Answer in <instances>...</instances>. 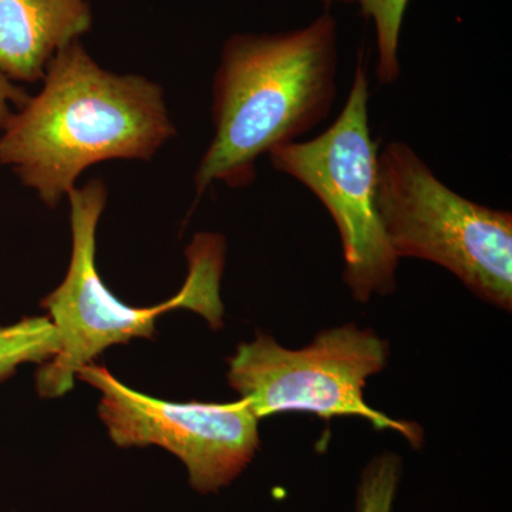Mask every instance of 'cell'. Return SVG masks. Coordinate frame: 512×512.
<instances>
[{
  "mask_svg": "<svg viewBox=\"0 0 512 512\" xmlns=\"http://www.w3.org/2000/svg\"><path fill=\"white\" fill-rule=\"evenodd\" d=\"M174 136L161 87L101 69L79 40L53 56L43 89L10 114L0 164L56 207L90 165L150 160Z\"/></svg>",
  "mask_w": 512,
  "mask_h": 512,
  "instance_id": "cell-1",
  "label": "cell"
},
{
  "mask_svg": "<svg viewBox=\"0 0 512 512\" xmlns=\"http://www.w3.org/2000/svg\"><path fill=\"white\" fill-rule=\"evenodd\" d=\"M338 70V22L329 10L306 28L229 37L212 87L215 134L194 178L198 197L218 181L254 183L259 158L328 119Z\"/></svg>",
  "mask_w": 512,
  "mask_h": 512,
  "instance_id": "cell-2",
  "label": "cell"
},
{
  "mask_svg": "<svg viewBox=\"0 0 512 512\" xmlns=\"http://www.w3.org/2000/svg\"><path fill=\"white\" fill-rule=\"evenodd\" d=\"M73 249L62 285L46 296L43 308L55 326L59 352L40 365L36 389L55 399L73 389L77 372L101 352L134 338L153 339L158 316L185 308L201 313L212 325L220 323V284L225 244L220 235L201 234L188 248L190 271L181 291L151 308H134L120 301L101 281L96 266V231L106 208V185L99 180L69 192Z\"/></svg>",
  "mask_w": 512,
  "mask_h": 512,
  "instance_id": "cell-3",
  "label": "cell"
},
{
  "mask_svg": "<svg viewBox=\"0 0 512 512\" xmlns=\"http://www.w3.org/2000/svg\"><path fill=\"white\" fill-rule=\"evenodd\" d=\"M376 201L397 258L443 266L484 301L511 311V212L457 194L403 141L379 150Z\"/></svg>",
  "mask_w": 512,
  "mask_h": 512,
  "instance_id": "cell-4",
  "label": "cell"
},
{
  "mask_svg": "<svg viewBox=\"0 0 512 512\" xmlns=\"http://www.w3.org/2000/svg\"><path fill=\"white\" fill-rule=\"evenodd\" d=\"M369 100L360 52L348 100L335 123L312 140L268 154L275 170L305 185L335 221L345 258L343 279L359 302L393 293L399 266L377 211L379 143L370 131Z\"/></svg>",
  "mask_w": 512,
  "mask_h": 512,
  "instance_id": "cell-5",
  "label": "cell"
},
{
  "mask_svg": "<svg viewBox=\"0 0 512 512\" xmlns=\"http://www.w3.org/2000/svg\"><path fill=\"white\" fill-rule=\"evenodd\" d=\"M387 359L389 345L373 330L352 323L323 330L311 345L298 350L285 349L258 333L229 359L228 382L259 420L296 412L326 420L359 416L419 447L423 433L417 424L390 419L365 402L367 379L382 372Z\"/></svg>",
  "mask_w": 512,
  "mask_h": 512,
  "instance_id": "cell-6",
  "label": "cell"
},
{
  "mask_svg": "<svg viewBox=\"0 0 512 512\" xmlns=\"http://www.w3.org/2000/svg\"><path fill=\"white\" fill-rule=\"evenodd\" d=\"M100 390L99 414L120 447L158 446L183 461L197 493H218L241 476L259 447V419L244 400L170 403L130 389L106 367L77 372Z\"/></svg>",
  "mask_w": 512,
  "mask_h": 512,
  "instance_id": "cell-7",
  "label": "cell"
},
{
  "mask_svg": "<svg viewBox=\"0 0 512 512\" xmlns=\"http://www.w3.org/2000/svg\"><path fill=\"white\" fill-rule=\"evenodd\" d=\"M89 0H0V74L43 80L53 56L92 28Z\"/></svg>",
  "mask_w": 512,
  "mask_h": 512,
  "instance_id": "cell-8",
  "label": "cell"
},
{
  "mask_svg": "<svg viewBox=\"0 0 512 512\" xmlns=\"http://www.w3.org/2000/svg\"><path fill=\"white\" fill-rule=\"evenodd\" d=\"M59 352V339L49 316L25 318L0 328V382L25 363L43 365Z\"/></svg>",
  "mask_w": 512,
  "mask_h": 512,
  "instance_id": "cell-9",
  "label": "cell"
},
{
  "mask_svg": "<svg viewBox=\"0 0 512 512\" xmlns=\"http://www.w3.org/2000/svg\"><path fill=\"white\" fill-rule=\"evenodd\" d=\"M359 6L360 13L372 20L376 29L379 83L392 84L399 79V42L404 15L410 0H335Z\"/></svg>",
  "mask_w": 512,
  "mask_h": 512,
  "instance_id": "cell-10",
  "label": "cell"
},
{
  "mask_svg": "<svg viewBox=\"0 0 512 512\" xmlns=\"http://www.w3.org/2000/svg\"><path fill=\"white\" fill-rule=\"evenodd\" d=\"M402 478V460L393 453L380 454L363 470L357 487L356 512H392Z\"/></svg>",
  "mask_w": 512,
  "mask_h": 512,
  "instance_id": "cell-11",
  "label": "cell"
},
{
  "mask_svg": "<svg viewBox=\"0 0 512 512\" xmlns=\"http://www.w3.org/2000/svg\"><path fill=\"white\" fill-rule=\"evenodd\" d=\"M29 97L28 93L0 74V130L5 127L6 121L13 113L12 106H15L16 110L20 109Z\"/></svg>",
  "mask_w": 512,
  "mask_h": 512,
  "instance_id": "cell-12",
  "label": "cell"
},
{
  "mask_svg": "<svg viewBox=\"0 0 512 512\" xmlns=\"http://www.w3.org/2000/svg\"><path fill=\"white\" fill-rule=\"evenodd\" d=\"M323 5H325L326 10H329L330 6L335 3V0H322Z\"/></svg>",
  "mask_w": 512,
  "mask_h": 512,
  "instance_id": "cell-13",
  "label": "cell"
}]
</instances>
